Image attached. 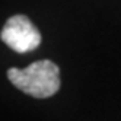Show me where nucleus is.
<instances>
[{
  "instance_id": "nucleus-1",
  "label": "nucleus",
  "mask_w": 121,
  "mask_h": 121,
  "mask_svg": "<svg viewBox=\"0 0 121 121\" xmlns=\"http://www.w3.org/2000/svg\"><path fill=\"white\" fill-rule=\"evenodd\" d=\"M7 77L19 91L38 99L53 96L60 89V69L50 60H39L25 69L10 67Z\"/></svg>"
},
{
  "instance_id": "nucleus-2",
  "label": "nucleus",
  "mask_w": 121,
  "mask_h": 121,
  "mask_svg": "<svg viewBox=\"0 0 121 121\" xmlns=\"http://www.w3.org/2000/svg\"><path fill=\"white\" fill-rule=\"evenodd\" d=\"M2 41L19 54L29 53L41 44V34L25 15H15L6 21L2 29Z\"/></svg>"
}]
</instances>
